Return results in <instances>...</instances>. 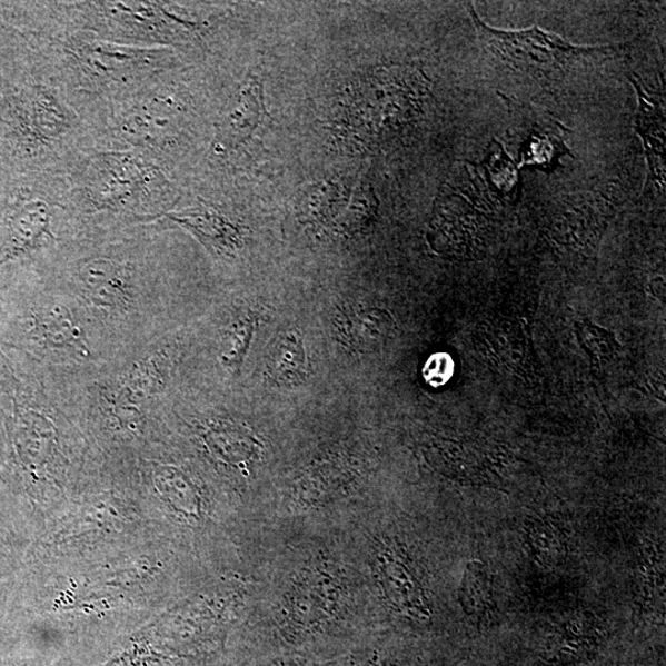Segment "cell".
Segmentation results:
<instances>
[{"mask_svg":"<svg viewBox=\"0 0 666 666\" xmlns=\"http://www.w3.org/2000/svg\"><path fill=\"white\" fill-rule=\"evenodd\" d=\"M470 16L485 50L511 69L536 78L561 79L564 74L581 69L583 64L612 58L619 49L575 47L556 33L537 27L519 31L493 29L473 8Z\"/></svg>","mask_w":666,"mask_h":666,"instance_id":"cell-1","label":"cell"},{"mask_svg":"<svg viewBox=\"0 0 666 666\" xmlns=\"http://www.w3.org/2000/svg\"><path fill=\"white\" fill-rule=\"evenodd\" d=\"M514 119L513 126L518 140L523 166L546 168L564 155H569L566 138L567 129L544 110L504 98Z\"/></svg>","mask_w":666,"mask_h":666,"instance_id":"cell-2","label":"cell"},{"mask_svg":"<svg viewBox=\"0 0 666 666\" xmlns=\"http://www.w3.org/2000/svg\"><path fill=\"white\" fill-rule=\"evenodd\" d=\"M268 121L262 79L255 73L248 74L222 112L213 149L219 153L240 149L264 130Z\"/></svg>","mask_w":666,"mask_h":666,"instance_id":"cell-3","label":"cell"},{"mask_svg":"<svg viewBox=\"0 0 666 666\" xmlns=\"http://www.w3.org/2000/svg\"><path fill=\"white\" fill-rule=\"evenodd\" d=\"M74 280L85 299L99 309L123 310L133 301L130 269L112 259H89L78 267Z\"/></svg>","mask_w":666,"mask_h":666,"instance_id":"cell-4","label":"cell"},{"mask_svg":"<svg viewBox=\"0 0 666 666\" xmlns=\"http://www.w3.org/2000/svg\"><path fill=\"white\" fill-rule=\"evenodd\" d=\"M481 344L485 356L495 367L511 371L517 377L534 378L537 358L524 325L509 320L489 325L483 332Z\"/></svg>","mask_w":666,"mask_h":666,"instance_id":"cell-5","label":"cell"},{"mask_svg":"<svg viewBox=\"0 0 666 666\" xmlns=\"http://www.w3.org/2000/svg\"><path fill=\"white\" fill-rule=\"evenodd\" d=\"M600 626L589 613H577L560 620L546 640L545 657L568 664L590 658L600 639Z\"/></svg>","mask_w":666,"mask_h":666,"instance_id":"cell-6","label":"cell"},{"mask_svg":"<svg viewBox=\"0 0 666 666\" xmlns=\"http://www.w3.org/2000/svg\"><path fill=\"white\" fill-rule=\"evenodd\" d=\"M167 218L193 233L213 254L232 256L242 245L239 228L216 210L191 208L167 213Z\"/></svg>","mask_w":666,"mask_h":666,"instance_id":"cell-7","label":"cell"},{"mask_svg":"<svg viewBox=\"0 0 666 666\" xmlns=\"http://www.w3.org/2000/svg\"><path fill=\"white\" fill-rule=\"evenodd\" d=\"M162 386L163 368L156 362V357L149 358L123 376L112 391L110 404L115 405L118 416L133 419L139 415V406L153 399Z\"/></svg>","mask_w":666,"mask_h":666,"instance_id":"cell-8","label":"cell"},{"mask_svg":"<svg viewBox=\"0 0 666 666\" xmlns=\"http://www.w3.org/2000/svg\"><path fill=\"white\" fill-rule=\"evenodd\" d=\"M38 329L44 344L54 351L70 354L79 358L90 355L85 331L69 308L51 302L39 311Z\"/></svg>","mask_w":666,"mask_h":666,"instance_id":"cell-9","label":"cell"},{"mask_svg":"<svg viewBox=\"0 0 666 666\" xmlns=\"http://www.w3.org/2000/svg\"><path fill=\"white\" fill-rule=\"evenodd\" d=\"M51 237V212L43 201H31L11 217L9 254H26L42 246Z\"/></svg>","mask_w":666,"mask_h":666,"instance_id":"cell-10","label":"cell"},{"mask_svg":"<svg viewBox=\"0 0 666 666\" xmlns=\"http://www.w3.org/2000/svg\"><path fill=\"white\" fill-rule=\"evenodd\" d=\"M455 450V463H451L454 476L474 484H488L498 479L500 458L491 448L478 443L450 445Z\"/></svg>","mask_w":666,"mask_h":666,"instance_id":"cell-11","label":"cell"},{"mask_svg":"<svg viewBox=\"0 0 666 666\" xmlns=\"http://www.w3.org/2000/svg\"><path fill=\"white\" fill-rule=\"evenodd\" d=\"M636 87L639 99L638 127L645 140L650 172L654 179L664 182V116L647 96L645 88L639 85Z\"/></svg>","mask_w":666,"mask_h":666,"instance_id":"cell-12","label":"cell"},{"mask_svg":"<svg viewBox=\"0 0 666 666\" xmlns=\"http://www.w3.org/2000/svg\"><path fill=\"white\" fill-rule=\"evenodd\" d=\"M494 588L490 570L479 561H471L460 589V603L473 617L484 618L494 612Z\"/></svg>","mask_w":666,"mask_h":666,"instance_id":"cell-13","label":"cell"},{"mask_svg":"<svg viewBox=\"0 0 666 666\" xmlns=\"http://www.w3.org/2000/svg\"><path fill=\"white\" fill-rule=\"evenodd\" d=\"M384 575L392 590L394 603L410 613H428L421 586L404 563L394 559L388 561Z\"/></svg>","mask_w":666,"mask_h":666,"instance_id":"cell-14","label":"cell"},{"mask_svg":"<svg viewBox=\"0 0 666 666\" xmlns=\"http://www.w3.org/2000/svg\"><path fill=\"white\" fill-rule=\"evenodd\" d=\"M575 331H577L580 346L596 368L612 364L618 355L620 346L615 335L603 327L590 321H580L575 325Z\"/></svg>","mask_w":666,"mask_h":666,"instance_id":"cell-15","label":"cell"},{"mask_svg":"<svg viewBox=\"0 0 666 666\" xmlns=\"http://www.w3.org/2000/svg\"><path fill=\"white\" fill-rule=\"evenodd\" d=\"M527 539L535 557L544 563H557L567 553V539L563 530L546 519L529 525Z\"/></svg>","mask_w":666,"mask_h":666,"instance_id":"cell-16","label":"cell"},{"mask_svg":"<svg viewBox=\"0 0 666 666\" xmlns=\"http://www.w3.org/2000/svg\"><path fill=\"white\" fill-rule=\"evenodd\" d=\"M89 63L98 69L112 71L138 70L146 63L152 64V52L129 48L95 47L85 52Z\"/></svg>","mask_w":666,"mask_h":666,"instance_id":"cell-17","label":"cell"},{"mask_svg":"<svg viewBox=\"0 0 666 666\" xmlns=\"http://www.w3.org/2000/svg\"><path fill=\"white\" fill-rule=\"evenodd\" d=\"M305 351L296 335H288L280 341L274 355L272 372L284 384L301 382L305 379Z\"/></svg>","mask_w":666,"mask_h":666,"instance_id":"cell-18","label":"cell"},{"mask_svg":"<svg viewBox=\"0 0 666 666\" xmlns=\"http://www.w3.org/2000/svg\"><path fill=\"white\" fill-rule=\"evenodd\" d=\"M392 330L390 315L381 310H368L358 312L349 322V337L359 347H369L384 338Z\"/></svg>","mask_w":666,"mask_h":666,"instance_id":"cell-19","label":"cell"},{"mask_svg":"<svg viewBox=\"0 0 666 666\" xmlns=\"http://www.w3.org/2000/svg\"><path fill=\"white\" fill-rule=\"evenodd\" d=\"M255 325L250 315H243L232 324L228 336H226L222 364L231 371L240 370L252 340Z\"/></svg>","mask_w":666,"mask_h":666,"instance_id":"cell-20","label":"cell"}]
</instances>
